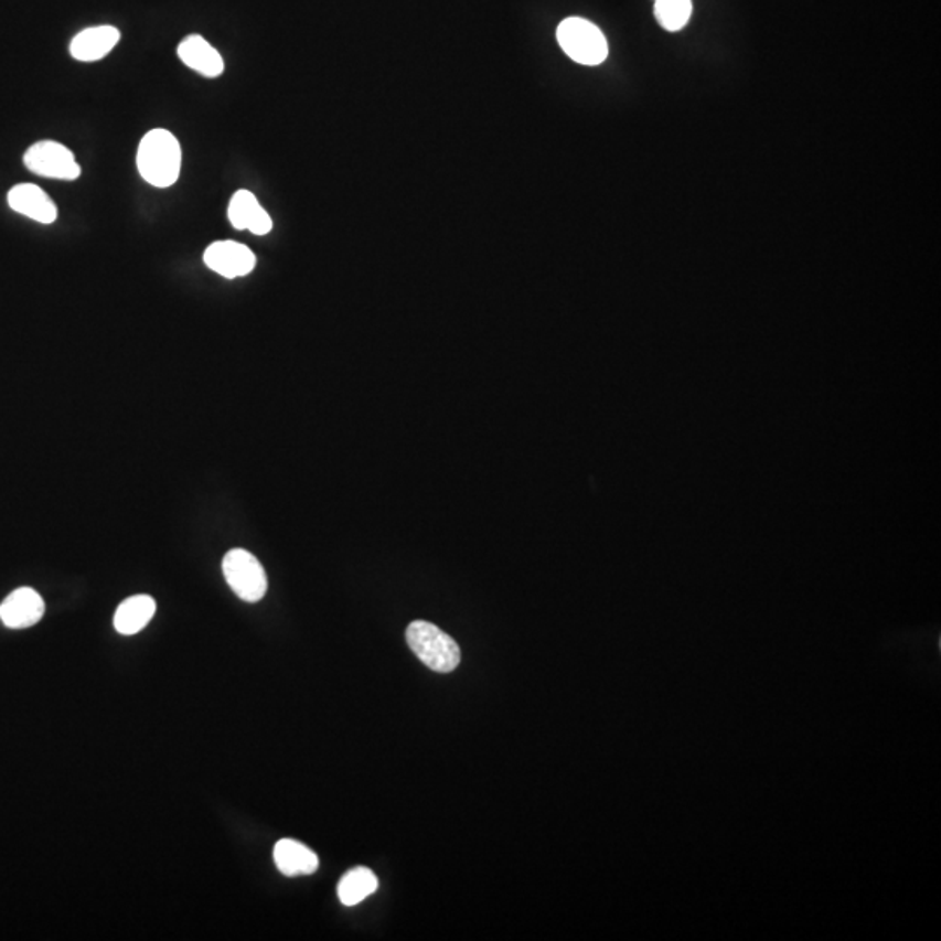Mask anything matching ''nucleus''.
<instances>
[{"mask_svg": "<svg viewBox=\"0 0 941 941\" xmlns=\"http://www.w3.org/2000/svg\"><path fill=\"white\" fill-rule=\"evenodd\" d=\"M137 167L141 179L158 189H168L179 182L182 168V149L179 140L167 129H152L141 138Z\"/></svg>", "mask_w": 941, "mask_h": 941, "instance_id": "obj_1", "label": "nucleus"}, {"mask_svg": "<svg viewBox=\"0 0 941 941\" xmlns=\"http://www.w3.org/2000/svg\"><path fill=\"white\" fill-rule=\"evenodd\" d=\"M408 648L436 673H450L461 664V649L450 634L428 621H414L407 628Z\"/></svg>", "mask_w": 941, "mask_h": 941, "instance_id": "obj_2", "label": "nucleus"}, {"mask_svg": "<svg viewBox=\"0 0 941 941\" xmlns=\"http://www.w3.org/2000/svg\"><path fill=\"white\" fill-rule=\"evenodd\" d=\"M556 39L568 58L579 65L597 67L609 56L606 35L585 18H567L562 21L556 30Z\"/></svg>", "mask_w": 941, "mask_h": 941, "instance_id": "obj_3", "label": "nucleus"}, {"mask_svg": "<svg viewBox=\"0 0 941 941\" xmlns=\"http://www.w3.org/2000/svg\"><path fill=\"white\" fill-rule=\"evenodd\" d=\"M225 581L240 600L255 603L266 597L267 576L260 562L246 549H231L222 562Z\"/></svg>", "mask_w": 941, "mask_h": 941, "instance_id": "obj_4", "label": "nucleus"}, {"mask_svg": "<svg viewBox=\"0 0 941 941\" xmlns=\"http://www.w3.org/2000/svg\"><path fill=\"white\" fill-rule=\"evenodd\" d=\"M25 167L32 173L44 179L77 180L81 177L79 162L75 161L72 150L58 141H38L25 152Z\"/></svg>", "mask_w": 941, "mask_h": 941, "instance_id": "obj_5", "label": "nucleus"}, {"mask_svg": "<svg viewBox=\"0 0 941 941\" xmlns=\"http://www.w3.org/2000/svg\"><path fill=\"white\" fill-rule=\"evenodd\" d=\"M204 264L216 275L234 279L248 276L255 269L257 257L248 246L236 240H216L204 252Z\"/></svg>", "mask_w": 941, "mask_h": 941, "instance_id": "obj_6", "label": "nucleus"}, {"mask_svg": "<svg viewBox=\"0 0 941 941\" xmlns=\"http://www.w3.org/2000/svg\"><path fill=\"white\" fill-rule=\"evenodd\" d=\"M44 600L32 588H20L9 595L0 606V621L13 630L34 627L44 616Z\"/></svg>", "mask_w": 941, "mask_h": 941, "instance_id": "obj_7", "label": "nucleus"}, {"mask_svg": "<svg viewBox=\"0 0 941 941\" xmlns=\"http://www.w3.org/2000/svg\"><path fill=\"white\" fill-rule=\"evenodd\" d=\"M8 204L13 212L29 216L39 224H53L58 218V207L50 195L34 183L14 185L8 194Z\"/></svg>", "mask_w": 941, "mask_h": 941, "instance_id": "obj_8", "label": "nucleus"}, {"mask_svg": "<svg viewBox=\"0 0 941 941\" xmlns=\"http://www.w3.org/2000/svg\"><path fill=\"white\" fill-rule=\"evenodd\" d=\"M227 215L237 231H249L257 236H266L272 231V218L260 206L254 192L237 191L228 203Z\"/></svg>", "mask_w": 941, "mask_h": 941, "instance_id": "obj_9", "label": "nucleus"}, {"mask_svg": "<svg viewBox=\"0 0 941 941\" xmlns=\"http://www.w3.org/2000/svg\"><path fill=\"white\" fill-rule=\"evenodd\" d=\"M119 41L120 32L116 26L104 25L83 30L81 34L72 39V58L77 60V62H98V60L105 58Z\"/></svg>", "mask_w": 941, "mask_h": 941, "instance_id": "obj_10", "label": "nucleus"}, {"mask_svg": "<svg viewBox=\"0 0 941 941\" xmlns=\"http://www.w3.org/2000/svg\"><path fill=\"white\" fill-rule=\"evenodd\" d=\"M179 58L207 79H215L225 68L221 53L201 35H189L180 42Z\"/></svg>", "mask_w": 941, "mask_h": 941, "instance_id": "obj_11", "label": "nucleus"}, {"mask_svg": "<svg viewBox=\"0 0 941 941\" xmlns=\"http://www.w3.org/2000/svg\"><path fill=\"white\" fill-rule=\"evenodd\" d=\"M275 862L278 870L287 877L311 875L320 868V858L314 851L293 838H282L276 844Z\"/></svg>", "mask_w": 941, "mask_h": 941, "instance_id": "obj_12", "label": "nucleus"}, {"mask_svg": "<svg viewBox=\"0 0 941 941\" xmlns=\"http://www.w3.org/2000/svg\"><path fill=\"white\" fill-rule=\"evenodd\" d=\"M156 614V601L147 595L126 598L117 607L114 616V627L120 634H137L149 624Z\"/></svg>", "mask_w": 941, "mask_h": 941, "instance_id": "obj_13", "label": "nucleus"}, {"mask_svg": "<svg viewBox=\"0 0 941 941\" xmlns=\"http://www.w3.org/2000/svg\"><path fill=\"white\" fill-rule=\"evenodd\" d=\"M377 888L378 880L374 872L370 868L357 867L342 877L336 892H339V900L342 901V905L354 907V905L368 898L370 895H374Z\"/></svg>", "mask_w": 941, "mask_h": 941, "instance_id": "obj_14", "label": "nucleus"}, {"mask_svg": "<svg viewBox=\"0 0 941 941\" xmlns=\"http://www.w3.org/2000/svg\"><path fill=\"white\" fill-rule=\"evenodd\" d=\"M654 17L667 32H678L693 17V0H654Z\"/></svg>", "mask_w": 941, "mask_h": 941, "instance_id": "obj_15", "label": "nucleus"}]
</instances>
